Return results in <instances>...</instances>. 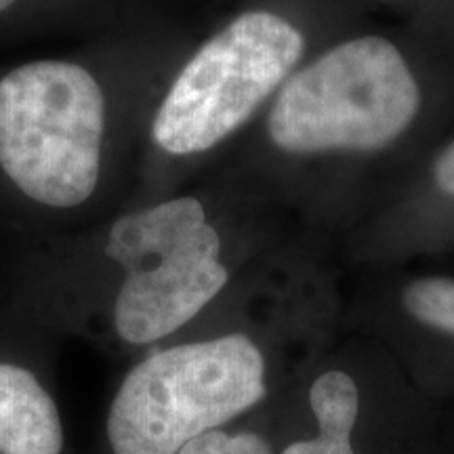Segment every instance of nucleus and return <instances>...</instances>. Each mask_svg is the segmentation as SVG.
I'll return each mask as SVG.
<instances>
[{
	"instance_id": "f257e3e1",
	"label": "nucleus",
	"mask_w": 454,
	"mask_h": 454,
	"mask_svg": "<svg viewBox=\"0 0 454 454\" xmlns=\"http://www.w3.org/2000/svg\"><path fill=\"white\" fill-rule=\"evenodd\" d=\"M265 394V360L244 334L158 351L122 381L107 414V440L114 454H177Z\"/></svg>"
},
{
	"instance_id": "f03ea898",
	"label": "nucleus",
	"mask_w": 454,
	"mask_h": 454,
	"mask_svg": "<svg viewBox=\"0 0 454 454\" xmlns=\"http://www.w3.org/2000/svg\"><path fill=\"white\" fill-rule=\"evenodd\" d=\"M419 106L417 78L395 44L364 36L288 76L270 112L268 133L291 154L372 152L394 144Z\"/></svg>"
},
{
	"instance_id": "7ed1b4c3",
	"label": "nucleus",
	"mask_w": 454,
	"mask_h": 454,
	"mask_svg": "<svg viewBox=\"0 0 454 454\" xmlns=\"http://www.w3.org/2000/svg\"><path fill=\"white\" fill-rule=\"evenodd\" d=\"M104 124V93L84 67H17L0 81V168L32 200L78 207L98 187Z\"/></svg>"
},
{
	"instance_id": "20e7f679",
	"label": "nucleus",
	"mask_w": 454,
	"mask_h": 454,
	"mask_svg": "<svg viewBox=\"0 0 454 454\" xmlns=\"http://www.w3.org/2000/svg\"><path fill=\"white\" fill-rule=\"evenodd\" d=\"M106 253L127 278L114 322L127 343L145 345L175 333L227 284L217 230L196 198H177L112 225Z\"/></svg>"
},
{
	"instance_id": "39448f33",
	"label": "nucleus",
	"mask_w": 454,
	"mask_h": 454,
	"mask_svg": "<svg viewBox=\"0 0 454 454\" xmlns=\"http://www.w3.org/2000/svg\"><path fill=\"white\" fill-rule=\"evenodd\" d=\"M303 51L301 32L282 17L240 15L181 70L154 118V141L175 156L211 150L288 81Z\"/></svg>"
},
{
	"instance_id": "423d86ee",
	"label": "nucleus",
	"mask_w": 454,
	"mask_h": 454,
	"mask_svg": "<svg viewBox=\"0 0 454 454\" xmlns=\"http://www.w3.org/2000/svg\"><path fill=\"white\" fill-rule=\"evenodd\" d=\"M64 427L53 397L30 371L0 364V454H61Z\"/></svg>"
},
{
	"instance_id": "0eeeda50",
	"label": "nucleus",
	"mask_w": 454,
	"mask_h": 454,
	"mask_svg": "<svg viewBox=\"0 0 454 454\" xmlns=\"http://www.w3.org/2000/svg\"><path fill=\"white\" fill-rule=\"evenodd\" d=\"M309 404L317 423L314 440H299L282 454H356L351 434L360 412L357 385L348 372L328 371L309 389Z\"/></svg>"
},
{
	"instance_id": "6e6552de",
	"label": "nucleus",
	"mask_w": 454,
	"mask_h": 454,
	"mask_svg": "<svg viewBox=\"0 0 454 454\" xmlns=\"http://www.w3.org/2000/svg\"><path fill=\"white\" fill-rule=\"evenodd\" d=\"M402 303L417 322L454 337V278H419L404 288Z\"/></svg>"
},
{
	"instance_id": "1a4fd4ad",
	"label": "nucleus",
	"mask_w": 454,
	"mask_h": 454,
	"mask_svg": "<svg viewBox=\"0 0 454 454\" xmlns=\"http://www.w3.org/2000/svg\"><path fill=\"white\" fill-rule=\"evenodd\" d=\"M177 454H274V450L261 435L251 431L225 434V431L215 429L198 435Z\"/></svg>"
},
{
	"instance_id": "9d476101",
	"label": "nucleus",
	"mask_w": 454,
	"mask_h": 454,
	"mask_svg": "<svg viewBox=\"0 0 454 454\" xmlns=\"http://www.w3.org/2000/svg\"><path fill=\"white\" fill-rule=\"evenodd\" d=\"M435 184L444 194L454 196V141L438 156L434 164Z\"/></svg>"
},
{
	"instance_id": "9b49d317",
	"label": "nucleus",
	"mask_w": 454,
	"mask_h": 454,
	"mask_svg": "<svg viewBox=\"0 0 454 454\" xmlns=\"http://www.w3.org/2000/svg\"><path fill=\"white\" fill-rule=\"evenodd\" d=\"M11 4H15V0H0V13H3V11H7Z\"/></svg>"
}]
</instances>
